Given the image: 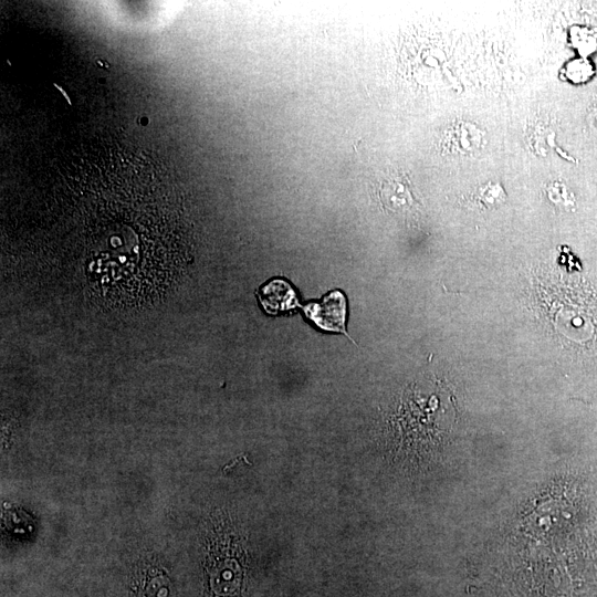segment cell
I'll list each match as a JSON object with an SVG mask.
<instances>
[{
    "mask_svg": "<svg viewBox=\"0 0 597 597\" xmlns=\"http://www.w3.org/2000/svg\"><path fill=\"white\" fill-rule=\"evenodd\" d=\"M304 312L318 327L326 331L346 333V300L341 292H331L321 303L305 305Z\"/></svg>",
    "mask_w": 597,
    "mask_h": 597,
    "instance_id": "obj_1",
    "label": "cell"
},
{
    "mask_svg": "<svg viewBox=\"0 0 597 597\" xmlns=\"http://www.w3.org/2000/svg\"><path fill=\"white\" fill-rule=\"evenodd\" d=\"M259 297L263 307L272 314L297 305L295 292L283 280H274L268 283L260 290Z\"/></svg>",
    "mask_w": 597,
    "mask_h": 597,
    "instance_id": "obj_2",
    "label": "cell"
}]
</instances>
